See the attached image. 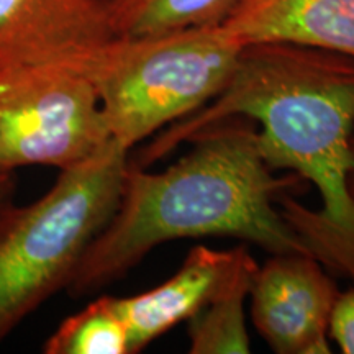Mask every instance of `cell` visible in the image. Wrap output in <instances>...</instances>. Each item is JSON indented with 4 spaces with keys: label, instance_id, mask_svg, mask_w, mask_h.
<instances>
[{
    "label": "cell",
    "instance_id": "cell-4",
    "mask_svg": "<svg viewBox=\"0 0 354 354\" xmlns=\"http://www.w3.org/2000/svg\"><path fill=\"white\" fill-rule=\"evenodd\" d=\"M245 48L223 25L113 39L87 61L110 136L127 151L223 91Z\"/></svg>",
    "mask_w": 354,
    "mask_h": 354
},
{
    "label": "cell",
    "instance_id": "cell-11",
    "mask_svg": "<svg viewBox=\"0 0 354 354\" xmlns=\"http://www.w3.org/2000/svg\"><path fill=\"white\" fill-rule=\"evenodd\" d=\"M240 0H115L118 38L218 25Z\"/></svg>",
    "mask_w": 354,
    "mask_h": 354
},
{
    "label": "cell",
    "instance_id": "cell-3",
    "mask_svg": "<svg viewBox=\"0 0 354 354\" xmlns=\"http://www.w3.org/2000/svg\"><path fill=\"white\" fill-rule=\"evenodd\" d=\"M130 151L112 140L82 165L61 171L28 205L0 203V343L71 276L120 202Z\"/></svg>",
    "mask_w": 354,
    "mask_h": 354
},
{
    "label": "cell",
    "instance_id": "cell-10",
    "mask_svg": "<svg viewBox=\"0 0 354 354\" xmlns=\"http://www.w3.org/2000/svg\"><path fill=\"white\" fill-rule=\"evenodd\" d=\"M258 263L246 246H238L232 271L218 292L189 320V353L246 354L251 351L245 302Z\"/></svg>",
    "mask_w": 354,
    "mask_h": 354
},
{
    "label": "cell",
    "instance_id": "cell-12",
    "mask_svg": "<svg viewBox=\"0 0 354 354\" xmlns=\"http://www.w3.org/2000/svg\"><path fill=\"white\" fill-rule=\"evenodd\" d=\"M46 354H130L125 322L113 297H100L57 326L46 343Z\"/></svg>",
    "mask_w": 354,
    "mask_h": 354
},
{
    "label": "cell",
    "instance_id": "cell-14",
    "mask_svg": "<svg viewBox=\"0 0 354 354\" xmlns=\"http://www.w3.org/2000/svg\"><path fill=\"white\" fill-rule=\"evenodd\" d=\"M15 192V179L12 171H0V203L10 201Z\"/></svg>",
    "mask_w": 354,
    "mask_h": 354
},
{
    "label": "cell",
    "instance_id": "cell-5",
    "mask_svg": "<svg viewBox=\"0 0 354 354\" xmlns=\"http://www.w3.org/2000/svg\"><path fill=\"white\" fill-rule=\"evenodd\" d=\"M110 143L99 95L82 71L41 68L0 81V171L69 169Z\"/></svg>",
    "mask_w": 354,
    "mask_h": 354
},
{
    "label": "cell",
    "instance_id": "cell-2",
    "mask_svg": "<svg viewBox=\"0 0 354 354\" xmlns=\"http://www.w3.org/2000/svg\"><path fill=\"white\" fill-rule=\"evenodd\" d=\"M185 143L189 153L161 172L128 162L117 210L66 286L71 297L104 289L156 246L183 238L232 236L271 254H310L276 205L302 179L274 176L250 118H225Z\"/></svg>",
    "mask_w": 354,
    "mask_h": 354
},
{
    "label": "cell",
    "instance_id": "cell-13",
    "mask_svg": "<svg viewBox=\"0 0 354 354\" xmlns=\"http://www.w3.org/2000/svg\"><path fill=\"white\" fill-rule=\"evenodd\" d=\"M330 339L342 353L354 354V287L339 294L331 318Z\"/></svg>",
    "mask_w": 354,
    "mask_h": 354
},
{
    "label": "cell",
    "instance_id": "cell-1",
    "mask_svg": "<svg viewBox=\"0 0 354 354\" xmlns=\"http://www.w3.org/2000/svg\"><path fill=\"white\" fill-rule=\"evenodd\" d=\"M230 117L258 123L259 153L272 171H294L315 185L320 209L289 194L279 197V209L308 253L354 284V203L348 192L353 57L287 43L248 44L223 91L153 140L135 166L151 165L201 128Z\"/></svg>",
    "mask_w": 354,
    "mask_h": 354
},
{
    "label": "cell",
    "instance_id": "cell-15",
    "mask_svg": "<svg viewBox=\"0 0 354 354\" xmlns=\"http://www.w3.org/2000/svg\"><path fill=\"white\" fill-rule=\"evenodd\" d=\"M351 151H353V167L348 174V192L354 203V133H353V138H351Z\"/></svg>",
    "mask_w": 354,
    "mask_h": 354
},
{
    "label": "cell",
    "instance_id": "cell-9",
    "mask_svg": "<svg viewBox=\"0 0 354 354\" xmlns=\"http://www.w3.org/2000/svg\"><path fill=\"white\" fill-rule=\"evenodd\" d=\"M221 25L245 46L287 43L354 59V0H240Z\"/></svg>",
    "mask_w": 354,
    "mask_h": 354
},
{
    "label": "cell",
    "instance_id": "cell-8",
    "mask_svg": "<svg viewBox=\"0 0 354 354\" xmlns=\"http://www.w3.org/2000/svg\"><path fill=\"white\" fill-rule=\"evenodd\" d=\"M238 248L228 251L197 245L185 256L174 276L131 297H113L125 322L130 354L140 353L154 339L183 322H189L218 292L232 271Z\"/></svg>",
    "mask_w": 354,
    "mask_h": 354
},
{
    "label": "cell",
    "instance_id": "cell-7",
    "mask_svg": "<svg viewBox=\"0 0 354 354\" xmlns=\"http://www.w3.org/2000/svg\"><path fill=\"white\" fill-rule=\"evenodd\" d=\"M339 294L328 269L312 254H272L251 282V320L274 353L330 354Z\"/></svg>",
    "mask_w": 354,
    "mask_h": 354
},
{
    "label": "cell",
    "instance_id": "cell-6",
    "mask_svg": "<svg viewBox=\"0 0 354 354\" xmlns=\"http://www.w3.org/2000/svg\"><path fill=\"white\" fill-rule=\"evenodd\" d=\"M115 0H0V81L25 71H82L117 39Z\"/></svg>",
    "mask_w": 354,
    "mask_h": 354
}]
</instances>
